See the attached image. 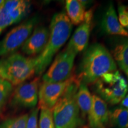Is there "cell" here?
Segmentation results:
<instances>
[{
  "label": "cell",
  "instance_id": "1",
  "mask_svg": "<svg viewBox=\"0 0 128 128\" xmlns=\"http://www.w3.org/2000/svg\"><path fill=\"white\" fill-rule=\"evenodd\" d=\"M80 70L78 76L81 82L92 84L104 75L117 71V65L108 49L103 44H95L85 52Z\"/></svg>",
  "mask_w": 128,
  "mask_h": 128
},
{
  "label": "cell",
  "instance_id": "2",
  "mask_svg": "<svg viewBox=\"0 0 128 128\" xmlns=\"http://www.w3.org/2000/svg\"><path fill=\"white\" fill-rule=\"evenodd\" d=\"M72 31V24L64 12L54 14L51 20L49 38L43 52L36 57L37 76L43 74L50 65L53 58L68 40Z\"/></svg>",
  "mask_w": 128,
  "mask_h": 128
},
{
  "label": "cell",
  "instance_id": "3",
  "mask_svg": "<svg viewBox=\"0 0 128 128\" xmlns=\"http://www.w3.org/2000/svg\"><path fill=\"white\" fill-rule=\"evenodd\" d=\"M81 82L76 76L52 108L55 128H78L80 125V110L76 93Z\"/></svg>",
  "mask_w": 128,
  "mask_h": 128
},
{
  "label": "cell",
  "instance_id": "4",
  "mask_svg": "<svg viewBox=\"0 0 128 128\" xmlns=\"http://www.w3.org/2000/svg\"><path fill=\"white\" fill-rule=\"evenodd\" d=\"M36 57H26L14 53L0 60V77L12 86H18L30 79L36 72Z\"/></svg>",
  "mask_w": 128,
  "mask_h": 128
},
{
  "label": "cell",
  "instance_id": "5",
  "mask_svg": "<svg viewBox=\"0 0 128 128\" xmlns=\"http://www.w3.org/2000/svg\"><path fill=\"white\" fill-rule=\"evenodd\" d=\"M96 89L101 98L115 105L124 99L128 92L127 81L119 71L104 75L96 82Z\"/></svg>",
  "mask_w": 128,
  "mask_h": 128
},
{
  "label": "cell",
  "instance_id": "6",
  "mask_svg": "<svg viewBox=\"0 0 128 128\" xmlns=\"http://www.w3.org/2000/svg\"><path fill=\"white\" fill-rule=\"evenodd\" d=\"M76 54L66 48L56 56L50 67L43 76L46 82H60L66 81L72 74Z\"/></svg>",
  "mask_w": 128,
  "mask_h": 128
},
{
  "label": "cell",
  "instance_id": "7",
  "mask_svg": "<svg viewBox=\"0 0 128 128\" xmlns=\"http://www.w3.org/2000/svg\"><path fill=\"white\" fill-rule=\"evenodd\" d=\"M37 22L38 18L33 17L11 30L0 42V56L13 53L23 46Z\"/></svg>",
  "mask_w": 128,
  "mask_h": 128
},
{
  "label": "cell",
  "instance_id": "8",
  "mask_svg": "<svg viewBox=\"0 0 128 128\" xmlns=\"http://www.w3.org/2000/svg\"><path fill=\"white\" fill-rule=\"evenodd\" d=\"M76 76V74H72L66 81L60 82H43L40 87L38 94L39 108L52 109Z\"/></svg>",
  "mask_w": 128,
  "mask_h": 128
},
{
  "label": "cell",
  "instance_id": "9",
  "mask_svg": "<svg viewBox=\"0 0 128 128\" xmlns=\"http://www.w3.org/2000/svg\"><path fill=\"white\" fill-rule=\"evenodd\" d=\"M40 78L22 83L15 89L12 97V104L23 108H34L38 103Z\"/></svg>",
  "mask_w": 128,
  "mask_h": 128
},
{
  "label": "cell",
  "instance_id": "10",
  "mask_svg": "<svg viewBox=\"0 0 128 128\" xmlns=\"http://www.w3.org/2000/svg\"><path fill=\"white\" fill-rule=\"evenodd\" d=\"M92 14V9L86 12L84 21L76 28L66 46L68 50L76 55L84 50L87 45L91 32Z\"/></svg>",
  "mask_w": 128,
  "mask_h": 128
},
{
  "label": "cell",
  "instance_id": "11",
  "mask_svg": "<svg viewBox=\"0 0 128 128\" xmlns=\"http://www.w3.org/2000/svg\"><path fill=\"white\" fill-rule=\"evenodd\" d=\"M49 38V30L44 26L38 27L22 46V50L28 55L40 54L45 48Z\"/></svg>",
  "mask_w": 128,
  "mask_h": 128
},
{
  "label": "cell",
  "instance_id": "12",
  "mask_svg": "<svg viewBox=\"0 0 128 128\" xmlns=\"http://www.w3.org/2000/svg\"><path fill=\"white\" fill-rule=\"evenodd\" d=\"M109 111L108 106L98 96H92V108L88 114L89 126L91 128H105L108 122Z\"/></svg>",
  "mask_w": 128,
  "mask_h": 128
},
{
  "label": "cell",
  "instance_id": "13",
  "mask_svg": "<svg viewBox=\"0 0 128 128\" xmlns=\"http://www.w3.org/2000/svg\"><path fill=\"white\" fill-rule=\"evenodd\" d=\"M103 31L108 34L119 35L128 38V32L119 23L114 6L110 4L108 6L102 22Z\"/></svg>",
  "mask_w": 128,
  "mask_h": 128
},
{
  "label": "cell",
  "instance_id": "14",
  "mask_svg": "<svg viewBox=\"0 0 128 128\" xmlns=\"http://www.w3.org/2000/svg\"><path fill=\"white\" fill-rule=\"evenodd\" d=\"M66 16L71 24L78 25L84 21L86 7L82 1L67 0L65 2Z\"/></svg>",
  "mask_w": 128,
  "mask_h": 128
},
{
  "label": "cell",
  "instance_id": "15",
  "mask_svg": "<svg viewBox=\"0 0 128 128\" xmlns=\"http://www.w3.org/2000/svg\"><path fill=\"white\" fill-rule=\"evenodd\" d=\"M76 102L80 110L84 116L88 114L92 104V96L87 84L81 82L76 93Z\"/></svg>",
  "mask_w": 128,
  "mask_h": 128
},
{
  "label": "cell",
  "instance_id": "16",
  "mask_svg": "<svg viewBox=\"0 0 128 128\" xmlns=\"http://www.w3.org/2000/svg\"><path fill=\"white\" fill-rule=\"evenodd\" d=\"M113 57L120 68L126 73L128 71V38L118 44L112 51Z\"/></svg>",
  "mask_w": 128,
  "mask_h": 128
},
{
  "label": "cell",
  "instance_id": "17",
  "mask_svg": "<svg viewBox=\"0 0 128 128\" xmlns=\"http://www.w3.org/2000/svg\"><path fill=\"white\" fill-rule=\"evenodd\" d=\"M108 122L115 128H128V110L120 107L109 112Z\"/></svg>",
  "mask_w": 128,
  "mask_h": 128
},
{
  "label": "cell",
  "instance_id": "18",
  "mask_svg": "<svg viewBox=\"0 0 128 128\" xmlns=\"http://www.w3.org/2000/svg\"><path fill=\"white\" fill-rule=\"evenodd\" d=\"M28 116V114H24L16 118H9L1 123L0 128H26Z\"/></svg>",
  "mask_w": 128,
  "mask_h": 128
},
{
  "label": "cell",
  "instance_id": "19",
  "mask_svg": "<svg viewBox=\"0 0 128 128\" xmlns=\"http://www.w3.org/2000/svg\"><path fill=\"white\" fill-rule=\"evenodd\" d=\"M39 125V128H55L52 109L40 108Z\"/></svg>",
  "mask_w": 128,
  "mask_h": 128
},
{
  "label": "cell",
  "instance_id": "20",
  "mask_svg": "<svg viewBox=\"0 0 128 128\" xmlns=\"http://www.w3.org/2000/svg\"><path fill=\"white\" fill-rule=\"evenodd\" d=\"M12 85L0 77V110L4 108L12 92Z\"/></svg>",
  "mask_w": 128,
  "mask_h": 128
},
{
  "label": "cell",
  "instance_id": "21",
  "mask_svg": "<svg viewBox=\"0 0 128 128\" xmlns=\"http://www.w3.org/2000/svg\"><path fill=\"white\" fill-rule=\"evenodd\" d=\"M28 8H29V2L23 1V2L18 7L11 12L10 13V16L12 19L13 23H17L22 20L26 15Z\"/></svg>",
  "mask_w": 128,
  "mask_h": 128
},
{
  "label": "cell",
  "instance_id": "22",
  "mask_svg": "<svg viewBox=\"0 0 128 128\" xmlns=\"http://www.w3.org/2000/svg\"><path fill=\"white\" fill-rule=\"evenodd\" d=\"M118 12L120 24L128 32V6L123 4L119 5Z\"/></svg>",
  "mask_w": 128,
  "mask_h": 128
},
{
  "label": "cell",
  "instance_id": "23",
  "mask_svg": "<svg viewBox=\"0 0 128 128\" xmlns=\"http://www.w3.org/2000/svg\"><path fill=\"white\" fill-rule=\"evenodd\" d=\"M13 22L10 14L5 10L4 7L0 8V33L9 26L12 24Z\"/></svg>",
  "mask_w": 128,
  "mask_h": 128
},
{
  "label": "cell",
  "instance_id": "24",
  "mask_svg": "<svg viewBox=\"0 0 128 128\" xmlns=\"http://www.w3.org/2000/svg\"><path fill=\"white\" fill-rule=\"evenodd\" d=\"M39 108H34L32 110L27 123L26 128H38V116Z\"/></svg>",
  "mask_w": 128,
  "mask_h": 128
},
{
  "label": "cell",
  "instance_id": "25",
  "mask_svg": "<svg viewBox=\"0 0 128 128\" xmlns=\"http://www.w3.org/2000/svg\"><path fill=\"white\" fill-rule=\"evenodd\" d=\"M121 107L128 110V94L121 101Z\"/></svg>",
  "mask_w": 128,
  "mask_h": 128
},
{
  "label": "cell",
  "instance_id": "26",
  "mask_svg": "<svg viewBox=\"0 0 128 128\" xmlns=\"http://www.w3.org/2000/svg\"><path fill=\"white\" fill-rule=\"evenodd\" d=\"M4 2H5V1H4V0H0V8L2 7L3 5L4 4Z\"/></svg>",
  "mask_w": 128,
  "mask_h": 128
},
{
  "label": "cell",
  "instance_id": "27",
  "mask_svg": "<svg viewBox=\"0 0 128 128\" xmlns=\"http://www.w3.org/2000/svg\"><path fill=\"white\" fill-rule=\"evenodd\" d=\"M126 75H127V76H128V71L127 72H126Z\"/></svg>",
  "mask_w": 128,
  "mask_h": 128
}]
</instances>
